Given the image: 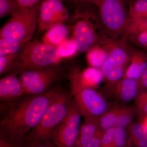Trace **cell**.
Returning a JSON list of instances; mask_svg holds the SVG:
<instances>
[{"mask_svg":"<svg viewBox=\"0 0 147 147\" xmlns=\"http://www.w3.org/2000/svg\"><path fill=\"white\" fill-rule=\"evenodd\" d=\"M17 7H30L39 4L43 0H16Z\"/></svg>","mask_w":147,"mask_h":147,"instance_id":"obj_32","label":"cell"},{"mask_svg":"<svg viewBox=\"0 0 147 147\" xmlns=\"http://www.w3.org/2000/svg\"><path fill=\"white\" fill-rule=\"evenodd\" d=\"M57 85L42 94L28 95L1 104L0 132L26 134L39 123L45 111L64 89Z\"/></svg>","mask_w":147,"mask_h":147,"instance_id":"obj_1","label":"cell"},{"mask_svg":"<svg viewBox=\"0 0 147 147\" xmlns=\"http://www.w3.org/2000/svg\"><path fill=\"white\" fill-rule=\"evenodd\" d=\"M81 116L73 100L68 114L53 130L50 140L58 147H74L81 127Z\"/></svg>","mask_w":147,"mask_h":147,"instance_id":"obj_10","label":"cell"},{"mask_svg":"<svg viewBox=\"0 0 147 147\" xmlns=\"http://www.w3.org/2000/svg\"><path fill=\"white\" fill-rule=\"evenodd\" d=\"M39 5L30 7H17L9 20L0 30V38L26 44L30 41L37 26Z\"/></svg>","mask_w":147,"mask_h":147,"instance_id":"obj_4","label":"cell"},{"mask_svg":"<svg viewBox=\"0 0 147 147\" xmlns=\"http://www.w3.org/2000/svg\"><path fill=\"white\" fill-rule=\"evenodd\" d=\"M73 102L70 92L64 89L49 105L39 123L27 134L28 142L50 140L52 132L65 118Z\"/></svg>","mask_w":147,"mask_h":147,"instance_id":"obj_3","label":"cell"},{"mask_svg":"<svg viewBox=\"0 0 147 147\" xmlns=\"http://www.w3.org/2000/svg\"><path fill=\"white\" fill-rule=\"evenodd\" d=\"M127 39L138 47L147 50V31L142 30L132 32L127 36L125 40Z\"/></svg>","mask_w":147,"mask_h":147,"instance_id":"obj_29","label":"cell"},{"mask_svg":"<svg viewBox=\"0 0 147 147\" xmlns=\"http://www.w3.org/2000/svg\"><path fill=\"white\" fill-rule=\"evenodd\" d=\"M136 115L134 107L129 105H121L117 118L115 127L127 128L133 123V119Z\"/></svg>","mask_w":147,"mask_h":147,"instance_id":"obj_23","label":"cell"},{"mask_svg":"<svg viewBox=\"0 0 147 147\" xmlns=\"http://www.w3.org/2000/svg\"><path fill=\"white\" fill-rule=\"evenodd\" d=\"M128 15L132 18H147V0H133L129 3Z\"/></svg>","mask_w":147,"mask_h":147,"instance_id":"obj_25","label":"cell"},{"mask_svg":"<svg viewBox=\"0 0 147 147\" xmlns=\"http://www.w3.org/2000/svg\"><path fill=\"white\" fill-rule=\"evenodd\" d=\"M140 122L144 124V125L147 127V116H146L145 117L142 119V121H140Z\"/></svg>","mask_w":147,"mask_h":147,"instance_id":"obj_36","label":"cell"},{"mask_svg":"<svg viewBox=\"0 0 147 147\" xmlns=\"http://www.w3.org/2000/svg\"><path fill=\"white\" fill-rule=\"evenodd\" d=\"M96 6L106 37L115 40L123 39L129 20L123 0H100Z\"/></svg>","mask_w":147,"mask_h":147,"instance_id":"obj_5","label":"cell"},{"mask_svg":"<svg viewBox=\"0 0 147 147\" xmlns=\"http://www.w3.org/2000/svg\"><path fill=\"white\" fill-rule=\"evenodd\" d=\"M102 45H94L87 51V59L90 66L100 69L107 59L109 50L105 42V38L101 42Z\"/></svg>","mask_w":147,"mask_h":147,"instance_id":"obj_19","label":"cell"},{"mask_svg":"<svg viewBox=\"0 0 147 147\" xmlns=\"http://www.w3.org/2000/svg\"><path fill=\"white\" fill-rule=\"evenodd\" d=\"M27 135L0 132V147H29Z\"/></svg>","mask_w":147,"mask_h":147,"instance_id":"obj_22","label":"cell"},{"mask_svg":"<svg viewBox=\"0 0 147 147\" xmlns=\"http://www.w3.org/2000/svg\"><path fill=\"white\" fill-rule=\"evenodd\" d=\"M28 143L29 147H58L50 140L36 143Z\"/></svg>","mask_w":147,"mask_h":147,"instance_id":"obj_33","label":"cell"},{"mask_svg":"<svg viewBox=\"0 0 147 147\" xmlns=\"http://www.w3.org/2000/svg\"><path fill=\"white\" fill-rule=\"evenodd\" d=\"M25 44L16 40L0 38V56L18 53Z\"/></svg>","mask_w":147,"mask_h":147,"instance_id":"obj_24","label":"cell"},{"mask_svg":"<svg viewBox=\"0 0 147 147\" xmlns=\"http://www.w3.org/2000/svg\"><path fill=\"white\" fill-rule=\"evenodd\" d=\"M127 145L125 129L114 127L103 132L100 147H126Z\"/></svg>","mask_w":147,"mask_h":147,"instance_id":"obj_17","label":"cell"},{"mask_svg":"<svg viewBox=\"0 0 147 147\" xmlns=\"http://www.w3.org/2000/svg\"><path fill=\"white\" fill-rule=\"evenodd\" d=\"M63 1L64 0H43L40 4L38 18L40 31L49 30L68 20L69 12Z\"/></svg>","mask_w":147,"mask_h":147,"instance_id":"obj_11","label":"cell"},{"mask_svg":"<svg viewBox=\"0 0 147 147\" xmlns=\"http://www.w3.org/2000/svg\"><path fill=\"white\" fill-rule=\"evenodd\" d=\"M134 108L136 115L142 121L147 116V91H142L134 100Z\"/></svg>","mask_w":147,"mask_h":147,"instance_id":"obj_27","label":"cell"},{"mask_svg":"<svg viewBox=\"0 0 147 147\" xmlns=\"http://www.w3.org/2000/svg\"><path fill=\"white\" fill-rule=\"evenodd\" d=\"M127 146H147V127L141 122L133 123L127 130Z\"/></svg>","mask_w":147,"mask_h":147,"instance_id":"obj_18","label":"cell"},{"mask_svg":"<svg viewBox=\"0 0 147 147\" xmlns=\"http://www.w3.org/2000/svg\"><path fill=\"white\" fill-rule=\"evenodd\" d=\"M132 147L127 146V147ZM147 147V146H146V147Z\"/></svg>","mask_w":147,"mask_h":147,"instance_id":"obj_38","label":"cell"},{"mask_svg":"<svg viewBox=\"0 0 147 147\" xmlns=\"http://www.w3.org/2000/svg\"><path fill=\"white\" fill-rule=\"evenodd\" d=\"M69 1L79 7L86 5L92 4L96 5L100 0H69Z\"/></svg>","mask_w":147,"mask_h":147,"instance_id":"obj_34","label":"cell"},{"mask_svg":"<svg viewBox=\"0 0 147 147\" xmlns=\"http://www.w3.org/2000/svg\"><path fill=\"white\" fill-rule=\"evenodd\" d=\"M18 54L17 53L0 56V75L1 76L7 72Z\"/></svg>","mask_w":147,"mask_h":147,"instance_id":"obj_31","label":"cell"},{"mask_svg":"<svg viewBox=\"0 0 147 147\" xmlns=\"http://www.w3.org/2000/svg\"><path fill=\"white\" fill-rule=\"evenodd\" d=\"M125 1H128L129 2V3L131 2V1H132L133 0H125Z\"/></svg>","mask_w":147,"mask_h":147,"instance_id":"obj_37","label":"cell"},{"mask_svg":"<svg viewBox=\"0 0 147 147\" xmlns=\"http://www.w3.org/2000/svg\"><path fill=\"white\" fill-rule=\"evenodd\" d=\"M147 68V53L141 50L132 51L131 59L123 78L139 81Z\"/></svg>","mask_w":147,"mask_h":147,"instance_id":"obj_16","label":"cell"},{"mask_svg":"<svg viewBox=\"0 0 147 147\" xmlns=\"http://www.w3.org/2000/svg\"><path fill=\"white\" fill-rule=\"evenodd\" d=\"M62 59L71 57L78 51L77 45L73 38H66L57 47Z\"/></svg>","mask_w":147,"mask_h":147,"instance_id":"obj_26","label":"cell"},{"mask_svg":"<svg viewBox=\"0 0 147 147\" xmlns=\"http://www.w3.org/2000/svg\"><path fill=\"white\" fill-rule=\"evenodd\" d=\"M106 90L112 98L121 104H127L135 100L142 92L139 81L126 78L106 86Z\"/></svg>","mask_w":147,"mask_h":147,"instance_id":"obj_12","label":"cell"},{"mask_svg":"<svg viewBox=\"0 0 147 147\" xmlns=\"http://www.w3.org/2000/svg\"><path fill=\"white\" fill-rule=\"evenodd\" d=\"M57 47L37 40L30 41L18 52L7 75H19L23 71L58 65L61 60Z\"/></svg>","mask_w":147,"mask_h":147,"instance_id":"obj_2","label":"cell"},{"mask_svg":"<svg viewBox=\"0 0 147 147\" xmlns=\"http://www.w3.org/2000/svg\"><path fill=\"white\" fill-rule=\"evenodd\" d=\"M25 94L23 84L17 75H6L0 80V100L1 103L12 102Z\"/></svg>","mask_w":147,"mask_h":147,"instance_id":"obj_15","label":"cell"},{"mask_svg":"<svg viewBox=\"0 0 147 147\" xmlns=\"http://www.w3.org/2000/svg\"><path fill=\"white\" fill-rule=\"evenodd\" d=\"M105 42L109 54L100 69L106 86H109L123 78L132 51L127 46L126 40H115L106 38Z\"/></svg>","mask_w":147,"mask_h":147,"instance_id":"obj_7","label":"cell"},{"mask_svg":"<svg viewBox=\"0 0 147 147\" xmlns=\"http://www.w3.org/2000/svg\"><path fill=\"white\" fill-rule=\"evenodd\" d=\"M103 132L97 122L86 121L80 127L74 147H100Z\"/></svg>","mask_w":147,"mask_h":147,"instance_id":"obj_14","label":"cell"},{"mask_svg":"<svg viewBox=\"0 0 147 147\" xmlns=\"http://www.w3.org/2000/svg\"><path fill=\"white\" fill-rule=\"evenodd\" d=\"M69 33L68 27L63 24H58L47 30L42 37L41 42L57 47L61 42L66 39Z\"/></svg>","mask_w":147,"mask_h":147,"instance_id":"obj_20","label":"cell"},{"mask_svg":"<svg viewBox=\"0 0 147 147\" xmlns=\"http://www.w3.org/2000/svg\"><path fill=\"white\" fill-rule=\"evenodd\" d=\"M67 69V67L57 65L23 71L18 77L23 84L25 94H42L68 75Z\"/></svg>","mask_w":147,"mask_h":147,"instance_id":"obj_6","label":"cell"},{"mask_svg":"<svg viewBox=\"0 0 147 147\" xmlns=\"http://www.w3.org/2000/svg\"><path fill=\"white\" fill-rule=\"evenodd\" d=\"M147 31V18H132L129 17L128 24L123 39L132 32L137 30Z\"/></svg>","mask_w":147,"mask_h":147,"instance_id":"obj_28","label":"cell"},{"mask_svg":"<svg viewBox=\"0 0 147 147\" xmlns=\"http://www.w3.org/2000/svg\"><path fill=\"white\" fill-rule=\"evenodd\" d=\"M74 104L86 121L98 122L111 106L103 95L93 89L70 91Z\"/></svg>","mask_w":147,"mask_h":147,"instance_id":"obj_9","label":"cell"},{"mask_svg":"<svg viewBox=\"0 0 147 147\" xmlns=\"http://www.w3.org/2000/svg\"><path fill=\"white\" fill-rule=\"evenodd\" d=\"M16 8V0H0V18L11 15Z\"/></svg>","mask_w":147,"mask_h":147,"instance_id":"obj_30","label":"cell"},{"mask_svg":"<svg viewBox=\"0 0 147 147\" xmlns=\"http://www.w3.org/2000/svg\"><path fill=\"white\" fill-rule=\"evenodd\" d=\"M121 105H117L111 107L98 121V124L103 132L115 127L116 121Z\"/></svg>","mask_w":147,"mask_h":147,"instance_id":"obj_21","label":"cell"},{"mask_svg":"<svg viewBox=\"0 0 147 147\" xmlns=\"http://www.w3.org/2000/svg\"><path fill=\"white\" fill-rule=\"evenodd\" d=\"M139 82L142 91H147V68L139 79Z\"/></svg>","mask_w":147,"mask_h":147,"instance_id":"obj_35","label":"cell"},{"mask_svg":"<svg viewBox=\"0 0 147 147\" xmlns=\"http://www.w3.org/2000/svg\"><path fill=\"white\" fill-rule=\"evenodd\" d=\"M86 5L78 7L74 15L75 24L73 28V38L80 53L87 52L94 45L101 43L102 38L98 37L93 23L99 18L95 11Z\"/></svg>","mask_w":147,"mask_h":147,"instance_id":"obj_8","label":"cell"},{"mask_svg":"<svg viewBox=\"0 0 147 147\" xmlns=\"http://www.w3.org/2000/svg\"><path fill=\"white\" fill-rule=\"evenodd\" d=\"M70 80V91L82 89H96L104 80L100 69L90 66L81 71L68 74Z\"/></svg>","mask_w":147,"mask_h":147,"instance_id":"obj_13","label":"cell"}]
</instances>
